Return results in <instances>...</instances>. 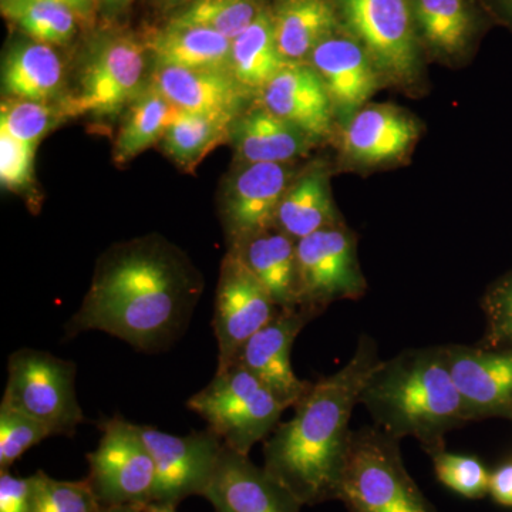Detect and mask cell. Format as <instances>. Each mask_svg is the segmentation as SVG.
<instances>
[{
  "mask_svg": "<svg viewBox=\"0 0 512 512\" xmlns=\"http://www.w3.org/2000/svg\"><path fill=\"white\" fill-rule=\"evenodd\" d=\"M201 284L175 249L143 239L113 249L100 262L67 338L100 330L143 352L175 342L191 319Z\"/></svg>",
  "mask_w": 512,
  "mask_h": 512,
  "instance_id": "1",
  "label": "cell"
},
{
  "mask_svg": "<svg viewBox=\"0 0 512 512\" xmlns=\"http://www.w3.org/2000/svg\"><path fill=\"white\" fill-rule=\"evenodd\" d=\"M379 363L375 340L360 336L349 362L311 383L293 404L292 419L279 423L265 441V470L302 505L338 500L352 436L350 419L367 377Z\"/></svg>",
  "mask_w": 512,
  "mask_h": 512,
  "instance_id": "2",
  "label": "cell"
},
{
  "mask_svg": "<svg viewBox=\"0 0 512 512\" xmlns=\"http://www.w3.org/2000/svg\"><path fill=\"white\" fill-rule=\"evenodd\" d=\"M359 404L376 427L399 440L413 437L429 456L446 448L447 433L468 423L446 346L407 349L380 360L367 377Z\"/></svg>",
  "mask_w": 512,
  "mask_h": 512,
  "instance_id": "3",
  "label": "cell"
},
{
  "mask_svg": "<svg viewBox=\"0 0 512 512\" xmlns=\"http://www.w3.org/2000/svg\"><path fill=\"white\" fill-rule=\"evenodd\" d=\"M400 441L379 427L352 430L338 501L348 512H437L404 467Z\"/></svg>",
  "mask_w": 512,
  "mask_h": 512,
  "instance_id": "4",
  "label": "cell"
},
{
  "mask_svg": "<svg viewBox=\"0 0 512 512\" xmlns=\"http://www.w3.org/2000/svg\"><path fill=\"white\" fill-rule=\"evenodd\" d=\"M187 407L207 421L225 446L244 456L272 434L289 409L258 377L238 365L215 373L207 387L188 399Z\"/></svg>",
  "mask_w": 512,
  "mask_h": 512,
  "instance_id": "5",
  "label": "cell"
},
{
  "mask_svg": "<svg viewBox=\"0 0 512 512\" xmlns=\"http://www.w3.org/2000/svg\"><path fill=\"white\" fill-rule=\"evenodd\" d=\"M76 363L37 349L9 356L2 402L45 424L52 436L72 437L86 417L77 400Z\"/></svg>",
  "mask_w": 512,
  "mask_h": 512,
  "instance_id": "6",
  "label": "cell"
},
{
  "mask_svg": "<svg viewBox=\"0 0 512 512\" xmlns=\"http://www.w3.org/2000/svg\"><path fill=\"white\" fill-rule=\"evenodd\" d=\"M366 288L356 238L345 225L296 241V306L319 316L333 302L362 298Z\"/></svg>",
  "mask_w": 512,
  "mask_h": 512,
  "instance_id": "7",
  "label": "cell"
},
{
  "mask_svg": "<svg viewBox=\"0 0 512 512\" xmlns=\"http://www.w3.org/2000/svg\"><path fill=\"white\" fill-rule=\"evenodd\" d=\"M101 439L87 454L89 481L101 508L153 503L157 470L137 424L120 414L100 423Z\"/></svg>",
  "mask_w": 512,
  "mask_h": 512,
  "instance_id": "8",
  "label": "cell"
},
{
  "mask_svg": "<svg viewBox=\"0 0 512 512\" xmlns=\"http://www.w3.org/2000/svg\"><path fill=\"white\" fill-rule=\"evenodd\" d=\"M343 19L384 80L410 86L419 79V53L407 0H339Z\"/></svg>",
  "mask_w": 512,
  "mask_h": 512,
  "instance_id": "9",
  "label": "cell"
},
{
  "mask_svg": "<svg viewBox=\"0 0 512 512\" xmlns=\"http://www.w3.org/2000/svg\"><path fill=\"white\" fill-rule=\"evenodd\" d=\"M137 429L156 463L153 503L177 507L191 495H204L224 448L214 431L180 437L141 424Z\"/></svg>",
  "mask_w": 512,
  "mask_h": 512,
  "instance_id": "10",
  "label": "cell"
},
{
  "mask_svg": "<svg viewBox=\"0 0 512 512\" xmlns=\"http://www.w3.org/2000/svg\"><path fill=\"white\" fill-rule=\"evenodd\" d=\"M146 69V50L134 37L107 40L90 57L79 87L64 100L59 113L109 116L136 94Z\"/></svg>",
  "mask_w": 512,
  "mask_h": 512,
  "instance_id": "11",
  "label": "cell"
},
{
  "mask_svg": "<svg viewBox=\"0 0 512 512\" xmlns=\"http://www.w3.org/2000/svg\"><path fill=\"white\" fill-rule=\"evenodd\" d=\"M278 311L268 289L238 258L228 254L222 262L212 319L218 342L217 372L231 366L239 349Z\"/></svg>",
  "mask_w": 512,
  "mask_h": 512,
  "instance_id": "12",
  "label": "cell"
},
{
  "mask_svg": "<svg viewBox=\"0 0 512 512\" xmlns=\"http://www.w3.org/2000/svg\"><path fill=\"white\" fill-rule=\"evenodd\" d=\"M318 318L315 313L291 306L279 308L271 322L256 332L239 349L234 362L258 377L272 393L288 407L301 399L311 383L299 379L292 369L291 350L301 330L311 320ZM228 369V367H227Z\"/></svg>",
  "mask_w": 512,
  "mask_h": 512,
  "instance_id": "13",
  "label": "cell"
},
{
  "mask_svg": "<svg viewBox=\"0 0 512 512\" xmlns=\"http://www.w3.org/2000/svg\"><path fill=\"white\" fill-rule=\"evenodd\" d=\"M448 366L463 397L468 423L510 417L512 348L446 345Z\"/></svg>",
  "mask_w": 512,
  "mask_h": 512,
  "instance_id": "14",
  "label": "cell"
},
{
  "mask_svg": "<svg viewBox=\"0 0 512 512\" xmlns=\"http://www.w3.org/2000/svg\"><path fill=\"white\" fill-rule=\"evenodd\" d=\"M215 512H301L303 505L264 467L225 446L207 490Z\"/></svg>",
  "mask_w": 512,
  "mask_h": 512,
  "instance_id": "15",
  "label": "cell"
},
{
  "mask_svg": "<svg viewBox=\"0 0 512 512\" xmlns=\"http://www.w3.org/2000/svg\"><path fill=\"white\" fill-rule=\"evenodd\" d=\"M292 181L288 164H244L232 178L224 201L232 244L275 228L279 205Z\"/></svg>",
  "mask_w": 512,
  "mask_h": 512,
  "instance_id": "16",
  "label": "cell"
},
{
  "mask_svg": "<svg viewBox=\"0 0 512 512\" xmlns=\"http://www.w3.org/2000/svg\"><path fill=\"white\" fill-rule=\"evenodd\" d=\"M309 64L325 84L335 113L339 111L348 119L366 106L384 80L355 36L335 32L326 37L309 56Z\"/></svg>",
  "mask_w": 512,
  "mask_h": 512,
  "instance_id": "17",
  "label": "cell"
},
{
  "mask_svg": "<svg viewBox=\"0 0 512 512\" xmlns=\"http://www.w3.org/2000/svg\"><path fill=\"white\" fill-rule=\"evenodd\" d=\"M153 87L185 113L220 121L231 127L241 116L248 89L231 70H190L158 66Z\"/></svg>",
  "mask_w": 512,
  "mask_h": 512,
  "instance_id": "18",
  "label": "cell"
},
{
  "mask_svg": "<svg viewBox=\"0 0 512 512\" xmlns=\"http://www.w3.org/2000/svg\"><path fill=\"white\" fill-rule=\"evenodd\" d=\"M261 106L312 138L328 137L333 126L332 100L311 64L288 63L259 90Z\"/></svg>",
  "mask_w": 512,
  "mask_h": 512,
  "instance_id": "19",
  "label": "cell"
},
{
  "mask_svg": "<svg viewBox=\"0 0 512 512\" xmlns=\"http://www.w3.org/2000/svg\"><path fill=\"white\" fill-rule=\"evenodd\" d=\"M419 124L406 111L383 104H366L343 128L342 151L350 163L375 167L394 163L412 150Z\"/></svg>",
  "mask_w": 512,
  "mask_h": 512,
  "instance_id": "20",
  "label": "cell"
},
{
  "mask_svg": "<svg viewBox=\"0 0 512 512\" xmlns=\"http://www.w3.org/2000/svg\"><path fill=\"white\" fill-rule=\"evenodd\" d=\"M229 136L244 164H288L305 154L313 140L301 128L279 119L261 104L239 116Z\"/></svg>",
  "mask_w": 512,
  "mask_h": 512,
  "instance_id": "21",
  "label": "cell"
},
{
  "mask_svg": "<svg viewBox=\"0 0 512 512\" xmlns=\"http://www.w3.org/2000/svg\"><path fill=\"white\" fill-rule=\"evenodd\" d=\"M229 254L247 266L279 308L296 306V241L272 228L235 242Z\"/></svg>",
  "mask_w": 512,
  "mask_h": 512,
  "instance_id": "22",
  "label": "cell"
},
{
  "mask_svg": "<svg viewBox=\"0 0 512 512\" xmlns=\"http://www.w3.org/2000/svg\"><path fill=\"white\" fill-rule=\"evenodd\" d=\"M339 224L342 221L330 192L328 171L313 167L289 185L279 205L275 228L299 241Z\"/></svg>",
  "mask_w": 512,
  "mask_h": 512,
  "instance_id": "23",
  "label": "cell"
},
{
  "mask_svg": "<svg viewBox=\"0 0 512 512\" xmlns=\"http://www.w3.org/2000/svg\"><path fill=\"white\" fill-rule=\"evenodd\" d=\"M275 39L286 63H303L320 42L338 28L330 0H278L274 13Z\"/></svg>",
  "mask_w": 512,
  "mask_h": 512,
  "instance_id": "24",
  "label": "cell"
},
{
  "mask_svg": "<svg viewBox=\"0 0 512 512\" xmlns=\"http://www.w3.org/2000/svg\"><path fill=\"white\" fill-rule=\"evenodd\" d=\"M232 40L197 26L170 23L148 42L158 66L190 70H229Z\"/></svg>",
  "mask_w": 512,
  "mask_h": 512,
  "instance_id": "25",
  "label": "cell"
},
{
  "mask_svg": "<svg viewBox=\"0 0 512 512\" xmlns=\"http://www.w3.org/2000/svg\"><path fill=\"white\" fill-rule=\"evenodd\" d=\"M2 83L5 93L15 99L47 103L62 87V60L45 43H22L9 50Z\"/></svg>",
  "mask_w": 512,
  "mask_h": 512,
  "instance_id": "26",
  "label": "cell"
},
{
  "mask_svg": "<svg viewBox=\"0 0 512 512\" xmlns=\"http://www.w3.org/2000/svg\"><path fill=\"white\" fill-rule=\"evenodd\" d=\"M285 64L288 63L276 46L274 19L268 10L232 40L229 70L245 89L259 92Z\"/></svg>",
  "mask_w": 512,
  "mask_h": 512,
  "instance_id": "27",
  "label": "cell"
},
{
  "mask_svg": "<svg viewBox=\"0 0 512 512\" xmlns=\"http://www.w3.org/2000/svg\"><path fill=\"white\" fill-rule=\"evenodd\" d=\"M180 111L156 87L138 94L117 134L114 144L117 163H127L158 140H163L165 131Z\"/></svg>",
  "mask_w": 512,
  "mask_h": 512,
  "instance_id": "28",
  "label": "cell"
},
{
  "mask_svg": "<svg viewBox=\"0 0 512 512\" xmlns=\"http://www.w3.org/2000/svg\"><path fill=\"white\" fill-rule=\"evenodd\" d=\"M414 15L421 36L439 55L457 56L473 36V18L464 0H416Z\"/></svg>",
  "mask_w": 512,
  "mask_h": 512,
  "instance_id": "29",
  "label": "cell"
},
{
  "mask_svg": "<svg viewBox=\"0 0 512 512\" xmlns=\"http://www.w3.org/2000/svg\"><path fill=\"white\" fill-rule=\"evenodd\" d=\"M2 12L45 45H63L76 32V10L57 0H2Z\"/></svg>",
  "mask_w": 512,
  "mask_h": 512,
  "instance_id": "30",
  "label": "cell"
},
{
  "mask_svg": "<svg viewBox=\"0 0 512 512\" xmlns=\"http://www.w3.org/2000/svg\"><path fill=\"white\" fill-rule=\"evenodd\" d=\"M229 131L227 124L181 110L165 131L163 147L178 164L191 167L229 136Z\"/></svg>",
  "mask_w": 512,
  "mask_h": 512,
  "instance_id": "31",
  "label": "cell"
},
{
  "mask_svg": "<svg viewBox=\"0 0 512 512\" xmlns=\"http://www.w3.org/2000/svg\"><path fill=\"white\" fill-rule=\"evenodd\" d=\"M258 0H194L173 25L214 30L234 40L264 12Z\"/></svg>",
  "mask_w": 512,
  "mask_h": 512,
  "instance_id": "32",
  "label": "cell"
},
{
  "mask_svg": "<svg viewBox=\"0 0 512 512\" xmlns=\"http://www.w3.org/2000/svg\"><path fill=\"white\" fill-rule=\"evenodd\" d=\"M29 512H100L103 510L89 481H62L39 470Z\"/></svg>",
  "mask_w": 512,
  "mask_h": 512,
  "instance_id": "33",
  "label": "cell"
},
{
  "mask_svg": "<svg viewBox=\"0 0 512 512\" xmlns=\"http://www.w3.org/2000/svg\"><path fill=\"white\" fill-rule=\"evenodd\" d=\"M430 457L437 480L461 497L478 500L490 491L491 473L477 457L448 453L446 448Z\"/></svg>",
  "mask_w": 512,
  "mask_h": 512,
  "instance_id": "34",
  "label": "cell"
},
{
  "mask_svg": "<svg viewBox=\"0 0 512 512\" xmlns=\"http://www.w3.org/2000/svg\"><path fill=\"white\" fill-rule=\"evenodd\" d=\"M59 111L42 101L10 100L0 110V134L26 146L37 148L56 123Z\"/></svg>",
  "mask_w": 512,
  "mask_h": 512,
  "instance_id": "35",
  "label": "cell"
},
{
  "mask_svg": "<svg viewBox=\"0 0 512 512\" xmlns=\"http://www.w3.org/2000/svg\"><path fill=\"white\" fill-rule=\"evenodd\" d=\"M50 436L45 424L0 403V471L9 470L29 448Z\"/></svg>",
  "mask_w": 512,
  "mask_h": 512,
  "instance_id": "36",
  "label": "cell"
},
{
  "mask_svg": "<svg viewBox=\"0 0 512 512\" xmlns=\"http://www.w3.org/2000/svg\"><path fill=\"white\" fill-rule=\"evenodd\" d=\"M485 315L481 348H512V271L488 286L481 302Z\"/></svg>",
  "mask_w": 512,
  "mask_h": 512,
  "instance_id": "37",
  "label": "cell"
},
{
  "mask_svg": "<svg viewBox=\"0 0 512 512\" xmlns=\"http://www.w3.org/2000/svg\"><path fill=\"white\" fill-rule=\"evenodd\" d=\"M36 148L0 134V183L10 191H20L32 183Z\"/></svg>",
  "mask_w": 512,
  "mask_h": 512,
  "instance_id": "38",
  "label": "cell"
},
{
  "mask_svg": "<svg viewBox=\"0 0 512 512\" xmlns=\"http://www.w3.org/2000/svg\"><path fill=\"white\" fill-rule=\"evenodd\" d=\"M35 478L18 477L9 470L0 471V512H29L32 507Z\"/></svg>",
  "mask_w": 512,
  "mask_h": 512,
  "instance_id": "39",
  "label": "cell"
},
{
  "mask_svg": "<svg viewBox=\"0 0 512 512\" xmlns=\"http://www.w3.org/2000/svg\"><path fill=\"white\" fill-rule=\"evenodd\" d=\"M495 503L512 507V458L495 468L490 477V491Z\"/></svg>",
  "mask_w": 512,
  "mask_h": 512,
  "instance_id": "40",
  "label": "cell"
},
{
  "mask_svg": "<svg viewBox=\"0 0 512 512\" xmlns=\"http://www.w3.org/2000/svg\"><path fill=\"white\" fill-rule=\"evenodd\" d=\"M493 3L501 19L512 28V0H493Z\"/></svg>",
  "mask_w": 512,
  "mask_h": 512,
  "instance_id": "41",
  "label": "cell"
},
{
  "mask_svg": "<svg viewBox=\"0 0 512 512\" xmlns=\"http://www.w3.org/2000/svg\"><path fill=\"white\" fill-rule=\"evenodd\" d=\"M57 2L66 3V5H69L70 8L76 10L80 15H86L90 10L92 0H57Z\"/></svg>",
  "mask_w": 512,
  "mask_h": 512,
  "instance_id": "42",
  "label": "cell"
},
{
  "mask_svg": "<svg viewBox=\"0 0 512 512\" xmlns=\"http://www.w3.org/2000/svg\"><path fill=\"white\" fill-rule=\"evenodd\" d=\"M146 505L143 504H130L119 505V507L103 508L100 512H144Z\"/></svg>",
  "mask_w": 512,
  "mask_h": 512,
  "instance_id": "43",
  "label": "cell"
},
{
  "mask_svg": "<svg viewBox=\"0 0 512 512\" xmlns=\"http://www.w3.org/2000/svg\"><path fill=\"white\" fill-rule=\"evenodd\" d=\"M144 512H177V507H173V505L150 503L146 505Z\"/></svg>",
  "mask_w": 512,
  "mask_h": 512,
  "instance_id": "44",
  "label": "cell"
},
{
  "mask_svg": "<svg viewBox=\"0 0 512 512\" xmlns=\"http://www.w3.org/2000/svg\"><path fill=\"white\" fill-rule=\"evenodd\" d=\"M107 6L110 9H123L126 8L128 3H131V0H104Z\"/></svg>",
  "mask_w": 512,
  "mask_h": 512,
  "instance_id": "45",
  "label": "cell"
},
{
  "mask_svg": "<svg viewBox=\"0 0 512 512\" xmlns=\"http://www.w3.org/2000/svg\"><path fill=\"white\" fill-rule=\"evenodd\" d=\"M508 419H510L512 421V412L510 414V417H508Z\"/></svg>",
  "mask_w": 512,
  "mask_h": 512,
  "instance_id": "46",
  "label": "cell"
}]
</instances>
